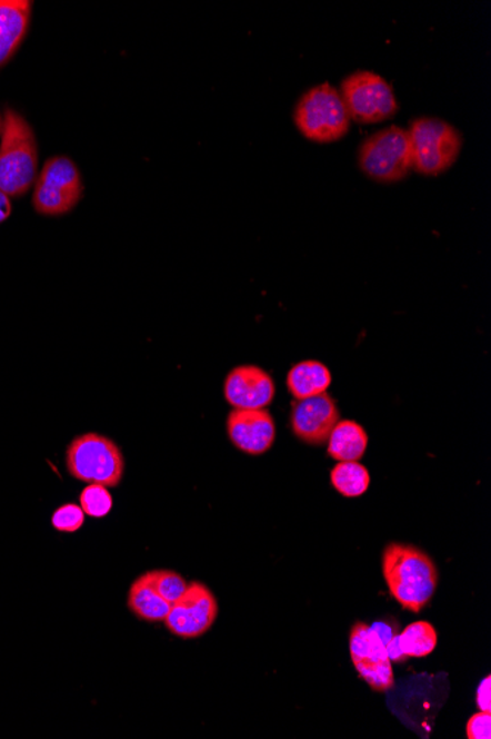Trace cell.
I'll return each mask as SVG.
<instances>
[{"mask_svg":"<svg viewBox=\"0 0 491 739\" xmlns=\"http://www.w3.org/2000/svg\"><path fill=\"white\" fill-rule=\"evenodd\" d=\"M383 575L394 600L403 609L420 613L438 589L433 560L415 546L390 543L383 552Z\"/></svg>","mask_w":491,"mask_h":739,"instance_id":"obj_1","label":"cell"},{"mask_svg":"<svg viewBox=\"0 0 491 739\" xmlns=\"http://www.w3.org/2000/svg\"><path fill=\"white\" fill-rule=\"evenodd\" d=\"M38 142L31 126L17 111L8 110L0 142V190L20 198L29 193L38 171Z\"/></svg>","mask_w":491,"mask_h":739,"instance_id":"obj_2","label":"cell"},{"mask_svg":"<svg viewBox=\"0 0 491 739\" xmlns=\"http://www.w3.org/2000/svg\"><path fill=\"white\" fill-rule=\"evenodd\" d=\"M68 473L76 480L104 487L120 486L126 473L121 449L97 433L79 435L67 449Z\"/></svg>","mask_w":491,"mask_h":739,"instance_id":"obj_3","label":"cell"},{"mask_svg":"<svg viewBox=\"0 0 491 739\" xmlns=\"http://www.w3.org/2000/svg\"><path fill=\"white\" fill-rule=\"evenodd\" d=\"M294 124L308 139L333 142L348 134L350 117L338 90L330 85H320L300 99Z\"/></svg>","mask_w":491,"mask_h":739,"instance_id":"obj_4","label":"cell"},{"mask_svg":"<svg viewBox=\"0 0 491 739\" xmlns=\"http://www.w3.org/2000/svg\"><path fill=\"white\" fill-rule=\"evenodd\" d=\"M411 139L412 167L418 174H443L457 161L461 151V135L443 120L422 117L412 121L408 131Z\"/></svg>","mask_w":491,"mask_h":739,"instance_id":"obj_5","label":"cell"},{"mask_svg":"<svg viewBox=\"0 0 491 739\" xmlns=\"http://www.w3.org/2000/svg\"><path fill=\"white\" fill-rule=\"evenodd\" d=\"M359 165L379 183H398L412 169L411 139L400 127L377 131L362 144Z\"/></svg>","mask_w":491,"mask_h":739,"instance_id":"obj_6","label":"cell"},{"mask_svg":"<svg viewBox=\"0 0 491 739\" xmlns=\"http://www.w3.org/2000/svg\"><path fill=\"white\" fill-rule=\"evenodd\" d=\"M84 186L74 161L53 157L44 162L36 180L33 206L44 216H62L71 211L83 197Z\"/></svg>","mask_w":491,"mask_h":739,"instance_id":"obj_7","label":"cell"},{"mask_svg":"<svg viewBox=\"0 0 491 739\" xmlns=\"http://www.w3.org/2000/svg\"><path fill=\"white\" fill-rule=\"evenodd\" d=\"M342 99L350 119L361 125L379 124L398 111V102L388 81L370 71H358L344 79Z\"/></svg>","mask_w":491,"mask_h":739,"instance_id":"obj_8","label":"cell"},{"mask_svg":"<svg viewBox=\"0 0 491 739\" xmlns=\"http://www.w3.org/2000/svg\"><path fill=\"white\" fill-rule=\"evenodd\" d=\"M218 610V601L211 589L207 584L192 582L180 600L171 605L163 623L176 637L194 639L212 628Z\"/></svg>","mask_w":491,"mask_h":739,"instance_id":"obj_9","label":"cell"},{"mask_svg":"<svg viewBox=\"0 0 491 739\" xmlns=\"http://www.w3.org/2000/svg\"><path fill=\"white\" fill-rule=\"evenodd\" d=\"M340 421L334 398L327 393L295 401L290 414L292 432L300 442L321 446Z\"/></svg>","mask_w":491,"mask_h":739,"instance_id":"obj_10","label":"cell"},{"mask_svg":"<svg viewBox=\"0 0 491 739\" xmlns=\"http://www.w3.org/2000/svg\"><path fill=\"white\" fill-rule=\"evenodd\" d=\"M224 397L233 410H265L274 401L275 383L259 366H238L227 375Z\"/></svg>","mask_w":491,"mask_h":739,"instance_id":"obj_11","label":"cell"},{"mask_svg":"<svg viewBox=\"0 0 491 739\" xmlns=\"http://www.w3.org/2000/svg\"><path fill=\"white\" fill-rule=\"evenodd\" d=\"M227 433L240 452L259 456L274 444L277 428L267 410H233L227 418Z\"/></svg>","mask_w":491,"mask_h":739,"instance_id":"obj_12","label":"cell"},{"mask_svg":"<svg viewBox=\"0 0 491 739\" xmlns=\"http://www.w3.org/2000/svg\"><path fill=\"white\" fill-rule=\"evenodd\" d=\"M30 18L29 0H0V67L16 56L29 30Z\"/></svg>","mask_w":491,"mask_h":739,"instance_id":"obj_13","label":"cell"},{"mask_svg":"<svg viewBox=\"0 0 491 739\" xmlns=\"http://www.w3.org/2000/svg\"><path fill=\"white\" fill-rule=\"evenodd\" d=\"M127 602H129L131 613L149 623L166 620L171 610L170 602L163 600L154 588L152 571H148L134 580L130 587Z\"/></svg>","mask_w":491,"mask_h":739,"instance_id":"obj_14","label":"cell"},{"mask_svg":"<svg viewBox=\"0 0 491 739\" xmlns=\"http://www.w3.org/2000/svg\"><path fill=\"white\" fill-rule=\"evenodd\" d=\"M331 372L318 361H303L292 366L288 374V388L295 401L318 396L330 388Z\"/></svg>","mask_w":491,"mask_h":739,"instance_id":"obj_15","label":"cell"},{"mask_svg":"<svg viewBox=\"0 0 491 739\" xmlns=\"http://www.w3.org/2000/svg\"><path fill=\"white\" fill-rule=\"evenodd\" d=\"M330 457L338 462H358L365 455L368 434L365 428L354 421L340 420L327 440Z\"/></svg>","mask_w":491,"mask_h":739,"instance_id":"obj_16","label":"cell"},{"mask_svg":"<svg viewBox=\"0 0 491 739\" xmlns=\"http://www.w3.org/2000/svg\"><path fill=\"white\" fill-rule=\"evenodd\" d=\"M349 650L354 669L392 661L389 659L388 647L381 641L379 634L371 629V625L362 623V621L354 624L350 632Z\"/></svg>","mask_w":491,"mask_h":739,"instance_id":"obj_17","label":"cell"},{"mask_svg":"<svg viewBox=\"0 0 491 739\" xmlns=\"http://www.w3.org/2000/svg\"><path fill=\"white\" fill-rule=\"evenodd\" d=\"M398 641L400 650L408 659L409 657L422 659L430 656L438 647V630L429 621H415L404 628L402 633H398Z\"/></svg>","mask_w":491,"mask_h":739,"instance_id":"obj_18","label":"cell"},{"mask_svg":"<svg viewBox=\"0 0 491 739\" xmlns=\"http://www.w3.org/2000/svg\"><path fill=\"white\" fill-rule=\"evenodd\" d=\"M331 484L344 497H359L370 487V471L359 462H339L330 474Z\"/></svg>","mask_w":491,"mask_h":739,"instance_id":"obj_19","label":"cell"},{"mask_svg":"<svg viewBox=\"0 0 491 739\" xmlns=\"http://www.w3.org/2000/svg\"><path fill=\"white\" fill-rule=\"evenodd\" d=\"M80 506L86 515L93 516V519H103L112 511L113 497L108 487L100 486V484H89L80 493Z\"/></svg>","mask_w":491,"mask_h":739,"instance_id":"obj_20","label":"cell"},{"mask_svg":"<svg viewBox=\"0 0 491 739\" xmlns=\"http://www.w3.org/2000/svg\"><path fill=\"white\" fill-rule=\"evenodd\" d=\"M152 575L154 588H157L159 595L167 602H170L171 605L180 600L189 587L183 575L176 573V571L153 570Z\"/></svg>","mask_w":491,"mask_h":739,"instance_id":"obj_21","label":"cell"},{"mask_svg":"<svg viewBox=\"0 0 491 739\" xmlns=\"http://www.w3.org/2000/svg\"><path fill=\"white\" fill-rule=\"evenodd\" d=\"M86 520L84 511L76 503H66L59 506L52 515V525L57 532L76 533L83 528Z\"/></svg>","mask_w":491,"mask_h":739,"instance_id":"obj_22","label":"cell"},{"mask_svg":"<svg viewBox=\"0 0 491 739\" xmlns=\"http://www.w3.org/2000/svg\"><path fill=\"white\" fill-rule=\"evenodd\" d=\"M467 736L470 739H490L491 738V715L480 711L468 720Z\"/></svg>","mask_w":491,"mask_h":739,"instance_id":"obj_23","label":"cell"},{"mask_svg":"<svg viewBox=\"0 0 491 739\" xmlns=\"http://www.w3.org/2000/svg\"><path fill=\"white\" fill-rule=\"evenodd\" d=\"M490 684L491 679L488 677L480 683L479 689H477V706H479L480 711H484V713H491Z\"/></svg>","mask_w":491,"mask_h":739,"instance_id":"obj_24","label":"cell"},{"mask_svg":"<svg viewBox=\"0 0 491 739\" xmlns=\"http://www.w3.org/2000/svg\"><path fill=\"white\" fill-rule=\"evenodd\" d=\"M371 629L374 630L377 634H379L385 647L389 646L390 641H392L395 634L392 625L388 623H374L371 625Z\"/></svg>","mask_w":491,"mask_h":739,"instance_id":"obj_25","label":"cell"},{"mask_svg":"<svg viewBox=\"0 0 491 739\" xmlns=\"http://www.w3.org/2000/svg\"><path fill=\"white\" fill-rule=\"evenodd\" d=\"M12 206L11 199L8 195L0 190V224H3L4 220H8V217L11 216Z\"/></svg>","mask_w":491,"mask_h":739,"instance_id":"obj_26","label":"cell"},{"mask_svg":"<svg viewBox=\"0 0 491 739\" xmlns=\"http://www.w3.org/2000/svg\"><path fill=\"white\" fill-rule=\"evenodd\" d=\"M2 127H3V121L0 120V135H2Z\"/></svg>","mask_w":491,"mask_h":739,"instance_id":"obj_27","label":"cell"}]
</instances>
